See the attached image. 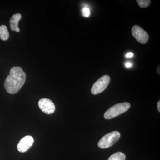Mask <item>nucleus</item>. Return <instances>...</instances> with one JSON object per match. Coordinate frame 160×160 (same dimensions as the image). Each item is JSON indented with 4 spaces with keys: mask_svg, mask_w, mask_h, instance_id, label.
I'll return each instance as SVG.
<instances>
[{
    "mask_svg": "<svg viewBox=\"0 0 160 160\" xmlns=\"http://www.w3.org/2000/svg\"><path fill=\"white\" fill-rule=\"evenodd\" d=\"M26 79V73L21 67H12L4 82L6 91L10 94L17 93L25 84Z\"/></svg>",
    "mask_w": 160,
    "mask_h": 160,
    "instance_id": "nucleus-1",
    "label": "nucleus"
},
{
    "mask_svg": "<svg viewBox=\"0 0 160 160\" xmlns=\"http://www.w3.org/2000/svg\"><path fill=\"white\" fill-rule=\"evenodd\" d=\"M130 107V104L128 102H122L116 104L108 109L104 113V118L109 120L113 118L120 114L126 112Z\"/></svg>",
    "mask_w": 160,
    "mask_h": 160,
    "instance_id": "nucleus-2",
    "label": "nucleus"
},
{
    "mask_svg": "<svg viewBox=\"0 0 160 160\" xmlns=\"http://www.w3.org/2000/svg\"><path fill=\"white\" fill-rule=\"evenodd\" d=\"M120 133L118 131L111 132L104 136L98 143V146L101 149H107L111 147L117 142L120 138Z\"/></svg>",
    "mask_w": 160,
    "mask_h": 160,
    "instance_id": "nucleus-3",
    "label": "nucleus"
},
{
    "mask_svg": "<svg viewBox=\"0 0 160 160\" xmlns=\"http://www.w3.org/2000/svg\"><path fill=\"white\" fill-rule=\"evenodd\" d=\"M109 75H106L97 80L92 87L91 91L93 95L99 94L106 89L110 82Z\"/></svg>",
    "mask_w": 160,
    "mask_h": 160,
    "instance_id": "nucleus-4",
    "label": "nucleus"
},
{
    "mask_svg": "<svg viewBox=\"0 0 160 160\" xmlns=\"http://www.w3.org/2000/svg\"><path fill=\"white\" fill-rule=\"evenodd\" d=\"M132 33L135 39L141 44H145L148 42L149 35L139 26H133L132 29Z\"/></svg>",
    "mask_w": 160,
    "mask_h": 160,
    "instance_id": "nucleus-5",
    "label": "nucleus"
},
{
    "mask_svg": "<svg viewBox=\"0 0 160 160\" xmlns=\"http://www.w3.org/2000/svg\"><path fill=\"white\" fill-rule=\"evenodd\" d=\"M38 106L40 109L46 114H51L55 110L54 103L49 99H41L39 101Z\"/></svg>",
    "mask_w": 160,
    "mask_h": 160,
    "instance_id": "nucleus-6",
    "label": "nucleus"
},
{
    "mask_svg": "<svg viewBox=\"0 0 160 160\" xmlns=\"http://www.w3.org/2000/svg\"><path fill=\"white\" fill-rule=\"evenodd\" d=\"M34 139L31 136L27 135L23 138L17 146V149L21 152L28 151L33 145Z\"/></svg>",
    "mask_w": 160,
    "mask_h": 160,
    "instance_id": "nucleus-7",
    "label": "nucleus"
},
{
    "mask_svg": "<svg viewBox=\"0 0 160 160\" xmlns=\"http://www.w3.org/2000/svg\"><path fill=\"white\" fill-rule=\"evenodd\" d=\"M22 15L20 13H16L12 15L10 19V29L12 31L18 32L20 31L19 28H18V22L22 18Z\"/></svg>",
    "mask_w": 160,
    "mask_h": 160,
    "instance_id": "nucleus-8",
    "label": "nucleus"
},
{
    "mask_svg": "<svg viewBox=\"0 0 160 160\" xmlns=\"http://www.w3.org/2000/svg\"><path fill=\"white\" fill-rule=\"evenodd\" d=\"M9 37V32L7 27L5 25L0 26V39L2 41H7Z\"/></svg>",
    "mask_w": 160,
    "mask_h": 160,
    "instance_id": "nucleus-9",
    "label": "nucleus"
},
{
    "mask_svg": "<svg viewBox=\"0 0 160 160\" xmlns=\"http://www.w3.org/2000/svg\"><path fill=\"white\" fill-rule=\"evenodd\" d=\"M126 155L123 152H118L110 156L108 160H125Z\"/></svg>",
    "mask_w": 160,
    "mask_h": 160,
    "instance_id": "nucleus-10",
    "label": "nucleus"
},
{
    "mask_svg": "<svg viewBox=\"0 0 160 160\" xmlns=\"http://www.w3.org/2000/svg\"><path fill=\"white\" fill-rule=\"evenodd\" d=\"M136 2L141 8H144L149 7L151 1L150 0H137Z\"/></svg>",
    "mask_w": 160,
    "mask_h": 160,
    "instance_id": "nucleus-11",
    "label": "nucleus"
},
{
    "mask_svg": "<svg viewBox=\"0 0 160 160\" xmlns=\"http://www.w3.org/2000/svg\"><path fill=\"white\" fill-rule=\"evenodd\" d=\"M82 15L83 17L86 18H88L90 16V11L89 8L87 7H84L82 9Z\"/></svg>",
    "mask_w": 160,
    "mask_h": 160,
    "instance_id": "nucleus-12",
    "label": "nucleus"
},
{
    "mask_svg": "<svg viewBox=\"0 0 160 160\" xmlns=\"http://www.w3.org/2000/svg\"><path fill=\"white\" fill-rule=\"evenodd\" d=\"M133 53L132 52H129L126 54V57L127 58H131L133 56Z\"/></svg>",
    "mask_w": 160,
    "mask_h": 160,
    "instance_id": "nucleus-13",
    "label": "nucleus"
},
{
    "mask_svg": "<svg viewBox=\"0 0 160 160\" xmlns=\"http://www.w3.org/2000/svg\"><path fill=\"white\" fill-rule=\"evenodd\" d=\"M132 66V63L130 62H127L126 63V68H129L131 67Z\"/></svg>",
    "mask_w": 160,
    "mask_h": 160,
    "instance_id": "nucleus-14",
    "label": "nucleus"
},
{
    "mask_svg": "<svg viewBox=\"0 0 160 160\" xmlns=\"http://www.w3.org/2000/svg\"><path fill=\"white\" fill-rule=\"evenodd\" d=\"M157 108L158 111L159 112H160V101H159L158 102V104H157Z\"/></svg>",
    "mask_w": 160,
    "mask_h": 160,
    "instance_id": "nucleus-15",
    "label": "nucleus"
},
{
    "mask_svg": "<svg viewBox=\"0 0 160 160\" xmlns=\"http://www.w3.org/2000/svg\"><path fill=\"white\" fill-rule=\"evenodd\" d=\"M157 72L158 74L160 75V66H159L158 67Z\"/></svg>",
    "mask_w": 160,
    "mask_h": 160,
    "instance_id": "nucleus-16",
    "label": "nucleus"
}]
</instances>
